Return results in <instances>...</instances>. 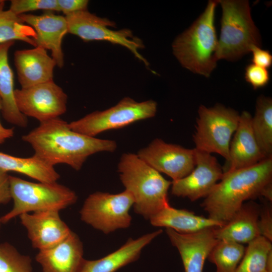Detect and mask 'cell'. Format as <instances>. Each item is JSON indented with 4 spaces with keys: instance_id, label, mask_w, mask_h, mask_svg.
I'll return each instance as SVG.
<instances>
[{
    "instance_id": "6da1fadb",
    "label": "cell",
    "mask_w": 272,
    "mask_h": 272,
    "mask_svg": "<svg viewBox=\"0 0 272 272\" xmlns=\"http://www.w3.org/2000/svg\"><path fill=\"white\" fill-rule=\"evenodd\" d=\"M22 140L31 146L34 154L50 165L64 164L77 171L90 156L102 152H113L117 148L114 141L75 131L60 117L40 122L22 135Z\"/></svg>"
},
{
    "instance_id": "7a4b0ae2",
    "label": "cell",
    "mask_w": 272,
    "mask_h": 272,
    "mask_svg": "<svg viewBox=\"0 0 272 272\" xmlns=\"http://www.w3.org/2000/svg\"><path fill=\"white\" fill-rule=\"evenodd\" d=\"M201 206L209 217L222 226L248 199L262 196L272 184V157L246 168L223 174Z\"/></svg>"
},
{
    "instance_id": "3957f363",
    "label": "cell",
    "mask_w": 272,
    "mask_h": 272,
    "mask_svg": "<svg viewBox=\"0 0 272 272\" xmlns=\"http://www.w3.org/2000/svg\"><path fill=\"white\" fill-rule=\"evenodd\" d=\"M219 0H210L203 12L172 43L181 65L193 73L209 77L217 66L218 38L215 25Z\"/></svg>"
},
{
    "instance_id": "277c9868",
    "label": "cell",
    "mask_w": 272,
    "mask_h": 272,
    "mask_svg": "<svg viewBox=\"0 0 272 272\" xmlns=\"http://www.w3.org/2000/svg\"><path fill=\"white\" fill-rule=\"evenodd\" d=\"M120 178L134 199L135 212L150 219L169 205L168 191L171 182L139 156L125 153L118 165Z\"/></svg>"
},
{
    "instance_id": "5b68a950",
    "label": "cell",
    "mask_w": 272,
    "mask_h": 272,
    "mask_svg": "<svg viewBox=\"0 0 272 272\" xmlns=\"http://www.w3.org/2000/svg\"><path fill=\"white\" fill-rule=\"evenodd\" d=\"M222 15L217 60L235 61L250 52L253 45L261 46L260 33L252 19L246 0H219Z\"/></svg>"
},
{
    "instance_id": "8992f818",
    "label": "cell",
    "mask_w": 272,
    "mask_h": 272,
    "mask_svg": "<svg viewBox=\"0 0 272 272\" xmlns=\"http://www.w3.org/2000/svg\"><path fill=\"white\" fill-rule=\"evenodd\" d=\"M9 179L13 206L9 212L0 218L2 223H6L24 213L60 211L77 200L75 191L57 182H33L11 175Z\"/></svg>"
},
{
    "instance_id": "52a82bcc",
    "label": "cell",
    "mask_w": 272,
    "mask_h": 272,
    "mask_svg": "<svg viewBox=\"0 0 272 272\" xmlns=\"http://www.w3.org/2000/svg\"><path fill=\"white\" fill-rule=\"evenodd\" d=\"M198 114L193 135L195 148L211 154H218L227 161L230 142L238 125L240 114L221 104L212 107L201 105Z\"/></svg>"
},
{
    "instance_id": "ba28073f",
    "label": "cell",
    "mask_w": 272,
    "mask_h": 272,
    "mask_svg": "<svg viewBox=\"0 0 272 272\" xmlns=\"http://www.w3.org/2000/svg\"><path fill=\"white\" fill-rule=\"evenodd\" d=\"M157 110V104L154 100L139 102L127 97L114 106L92 112L69 124L75 131L95 137L105 131L122 128L136 121L152 118Z\"/></svg>"
},
{
    "instance_id": "9c48e42d",
    "label": "cell",
    "mask_w": 272,
    "mask_h": 272,
    "mask_svg": "<svg viewBox=\"0 0 272 272\" xmlns=\"http://www.w3.org/2000/svg\"><path fill=\"white\" fill-rule=\"evenodd\" d=\"M134 203L126 190L117 194L95 192L85 200L80 214L81 219L105 234L128 228L131 217L129 211Z\"/></svg>"
},
{
    "instance_id": "30bf717a",
    "label": "cell",
    "mask_w": 272,
    "mask_h": 272,
    "mask_svg": "<svg viewBox=\"0 0 272 272\" xmlns=\"http://www.w3.org/2000/svg\"><path fill=\"white\" fill-rule=\"evenodd\" d=\"M68 26V33L76 35L84 41L103 40L121 45L128 49L146 66L149 62L140 53L143 47L142 42L133 37L128 29L113 30L115 23L107 18H101L87 10L65 16Z\"/></svg>"
},
{
    "instance_id": "8fae6325",
    "label": "cell",
    "mask_w": 272,
    "mask_h": 272,
    "mask_svg": "<svg viewBox=\"0 0 272 272\" xmlns=\"http://www.w3.org/2000/svg\"><path fill=\"white\" fill-rule=\"evenodd\" d=\"M20 112L42 122L59 117L66 111L67 96L54 81L15 90Z\"/></svg>"
},
{
    "instance_id": "7c38bea8",
    "label": "cell",
    "mask_w": 272,
    "mask_h": 272,
    "mask_svg": "<svg viewBox=\"0 0 272 272\" xmlns=\"http://www.w3.org/2000/svg\"><path fill=\"white\" fill-rule=\"evenodd\" d=\"M137 155L156 171L166 174L173 180L186 176L196 164L194 148L186 149L167 143L160 139L154 140L147 147L141 149Z\"/></svg>"
},
{
    "instance_id": "4fadbf2b",
    "label": "cell",
    "mask_w": 272,
    "mask_h": 272,
    "mask_svg": "<svg viewBox=\"0 0 272 272\" xmlns=\"http://www.w3.org/2000/svg\"><path fill=\"white\" fill-rule=\"evenodd\" d=\"M196 164L186 176L171 182L172 194L193 201L206 197L223 176L217 158L211 154L194 148Z\"/></svg>"
},
{
    "instance_id": "5bb4252c",
    "label": "cell",
    "mask_w": 272,
    "mask_h": 272,
    "mask_svg": "<svg viewBox=\"0 0 272 272\" xmlns=\"http://www.w3.org/2000/svg\"><path fill=\"white\" fill-rule=\"evenodd\" d=\"M59 212L39 211L19 216L34 248L39 251L51 248L65 239L72 232L61 219Z\"/></svg>"
},
{
    "instance_id": "9a60e30c",
    "label": "cell",
    "mask_w": 272,
    "mask_h": 272,
    "mask_svg": "<svg viewBox=\"0 0 272 272\" xmlns=\"http://www.w3.org/2000/svg\"><path fill=\"white\" fill-rule=\"evenodd\" d=\"M19 16L35 31L36 46L50 50L56 66L62 68L64 65L62 40L68 33L65 16L54 14L50 11L40 15L25 14Z\"/></svg>"
},
{
    "instance_id": "2e32d148",
    "label": "cell",
    "mask_w": 272,
    "mask_h": 272,
    "mask_svg": "<svg viewBox=\"0 0 272 272\" xmlns=\"http://www.w3.org/2000/svg\"><path fill=\"white\" fill-rule=\"evenodd\" d=\"M214 228L189 234L166 228L171 243L179 252L185 272H202L206 259L219 240L215 237Z\"/></svg>"
},
{
    "instance_id": "e0dca14e",
    "label": "cell",
    "mask_w": 272,
    "mask_h": 272,
    "mask_svg": "<svg viewBox=\"0 0 272 272\" xmlns=\"http://www.w3.org/2000/svg\"><path fill=\"white\" fill-rule=\"evenodd\" d=\"M251 119L248 111L240 115L238 125L230 142L229 158L222 168L224 173L253 166L265 159L253 134Z\"/></svg>"
},
{
    "instance_id": "ac0fdd59",
    "label": "cell",
    "mask_w": 272,
    "mask_h": 272,
    "mask_svg": "<svg viewBox=\"0 0 272 272\" xmlns=\"http://www.w3.org/2000/svg\"><path fill=\"white\" fill-rule=\"evenodd\" d=\"M14 61L21 88L53 81L56 64L42 47L17 50L14 54Z\"/></svg>"
},
{
    "instance_id": "d6986e66",
    "label": "cell",
    "mask_w": 272,
    "mask_h": 272,
    "mask_svg": "<svg viewBox=\"0 0 272 272\" xmlns=\"http://www.w3.org/2000/svg\"><path fill=\"white\" fill-rule=\"evenodd\" d=\"M83 245L78 236L72 232L55 246L39 250L36 260L42 272H78L83 258Z\"/></svg>"
},
{
    "instance_id": "ffe728a7",
    "label": "cell",
    "mask_w": 272,
    "mask_h": 272,
    "mask_svg": "<svg viewBox=\"0 0 272 272\" xmlns=\"http://www.w3.org/2000/svg\"><path fill=\"white\" fill-rule=\"evenodd\" d=\"M260 207L250 201L243 203L232 218L221 227L214 228L216 238L238 243H248L260 236L258 219Z\"/></svg>"
},
{
    "instance_id": "44dd1931",
    "label": "cell",
    "mask_w": 272,
    "mask_h": 272,
    "mask_svg": "<svg viewBox=\"0 0 272 272\" xmlns=\"http://www.w3.org/2000/svg\"><path fill=\"white\" fill-rule=\"evenodd\" d=\"M162 232L159 230L135 239L130 238L119 249L99 259H84L78 272H115L137 260L143 249Z\"/></svg>"
},
{
    "instance_id": "7402d4cb",
    "label": "cell",
    "mask_w": 272,
    "mask_h": 272,
    "mask_svg": "<svg viewBox=\"0 0 272 272\" xmlns=\"http://www.w3.org/2000/svg\"><path fill=\"white\" fill-rule=\"evenodd\" d=\"M14 44V41L0 44L1 112L8 122L24 128L28 125V120L27 117L20 112L16 103L14 74L8 58L9 50Z\"/></svg>"
},
{
    "instance_id": "603a6c76",
    "label": "cell",
    "mask_w": 272,
    "mask_h": 272,
    "mask_svg": "<svg viewBox=\"0 0 272 272\" xmlns=\"http://www.w3.org/2000/svg\"><path fill=\"white\" fill-rule=\"evenodd\" d=\"M150 221L153 226L172 229L183 234L222 226L209 217L197 216L187 210L171 207L170 205L153 216Z\"/></svg>"
},
{
    "instance_id": "cb8c5ba5",
    "label": "cell",
    "mask_w": 272,
    "mask_h": 272,
    "mask_svg": "<svg viewBox=\"0 0 272 272\" xmlns=\"http://www.w3.org/2000/svg\"><path fill=\"white\" fill-rule=\"evenodd\" d=\"M0 169L21 173L41 182H55L60 178L54 166L35 154L21 158L0 152Z\"/></svg>"
},
{
    "instance_id": "d4e9b609",
    "label": "cell",
    "mask_w": 272,
    "mask_h": 272,
    "mask_svg": "<svg viewBox=\"0 0 272 272\" xmlns=\"http://www.w3.org/2000/svg\"><path fill=\"white\" fill-rule=\"evenodd\" d=\"M251 127L257 144L265 158L272 157V99L260 96L257 99Z\"/></svg>"
},
{
    "instance_id": "484cf974",
    "label": "cell",
    "mask_w": 272,
    "mask_h": 272,
    "mask_svg": "<svg viewBox=\"0 0 272 272\" xmlns=\"http://www.w3.org/2000/svg\"><path fill=\"white\" fill-rule=\"evenodd\" d=\"M235 272H272L271 242L259 236L248 243Z\"/></svg>"
},
{
    "instance_id": "4316f807",
    "label": "cell",
    "mask_w": 272,
    "mask_h": 272,
    "mask_svg": "<svg viewBox=\"0 0 272 272\" xmlns=\"http://www.w3.org/2000/svg\"><path fill=\"white\" fill-rule=\"evenodd\" d=\"M5 1L0 3V44L15 40L23 41L34 47L36 34L19 16L5 10Z\"/></svg>"
},
{
    "instance_id": "83f0119b",
    "label": "cell",
    "mask_w": 272,
    "mask_h": 272,
    "mask_svg": "<svg viewBox=\"0 0 272 272\" xmlns=\"http://www.w3.org/2000/svg\"><path fill=\"white\" fill-rule=\"evenodd\" d=\"M242 244L218 240L210 251L208 258L216 266V272H235L245 253Z\"/></svg>"
},
{
    "instance_id": "f1b7e54d",
    "label": "cell",
    "mask_w": 272,
    "mask_h": 272,
    "mask_svg": "<svg viewBox=\"0 0 272 272\" xmlns=\"http://www.w3.org/2000/svg\"><path fill=\"white\" fill-rule=\"evenodd\" d=\"M32 260L8 242L0 244V272H32Z\"/></svg>"
},
{
    "instance_id": "f546056e",
    "label": "cell",
    "mask_w": 272,
    "mask_h": 272,
    "mask_svg": "<svg viewBox=\"0 0 272 272\" xmlns=\"http://www.w3.org/2000/svg\"><path fill=\"white\" fill-rule=\"evenodd\" d=\"M9 10L17 16L38 10L59 12L57 0H12Z\"/></svg>"
},
{
    "instance_id": "4dcf8cb0",
    "label": "cell",
    "mask_w": 272,
    "mask_h": 272,
    "mask_svg": "<svg viewBox=\"0 0 272 272\" xmlns=\"http://www.w3.org/2000/svg\"><path fill=\"white\" fill-rule=\"evenodd\" d=\"M244 77L254 89L265 86L269 81V74L267 69L253 63L249 64L245 68Z\"/></svg>"
},
{
    "instance_id": "1f68e13d",
    "label": "cell",
    "mask_w": 272,
    "mask_h": 272,
    "mask_svg": "<svg viewBox=\"0 0 272 272\" xmlns=\"http://www.w3.org/2000/svg\"><path fill=\"white\" fill-rule=\"evenodd\" d=\"M258 228L260 236L272 241V212L269 205L265 204L260 209Z\"/></svg>"
},
{
    "instance_id": "d6a6232c",
    "label": "cell",
    "mask_w": 272,
    "mask_h": 272,
    "mask_svg": "<svg viewBox=\"0 0 272 272\" xmlns=\"http://www.w3.org/2000/svg\"><path fill=\"white\" fill-rule=\"evenodd\" d=\"M57 2L59 12L65 16L87 10L89 4L87 0H57Z\"/></svg>"
},
{
    "instance_id": "836d02e7",
    "label": "cell",
    "mask_w": 272,
    "mask_h": 272,
    "mask_svg": "<svg viewBox=\"0 0 272 272\" xmlns=\"http://www.w3.org/2000/svg\"><path fill=\"white\" fill-rule=\"evenodd\" d=\"M250 52L252 54L251 61L253 64L265 69L271 66L272 55L268 50L253 45L251 48Z\"/></svg>"
},
{
    "instance_id": "e575fe53",
    "label": "cell",
    "mask_w": 272,
    "mask_h": 272,
    "mask_svg": "<svg viewBox=\"0 0 272 272\" xmlns=\"http://www.w3.org/2000/svg\"><path fill=\"white\" fill-rule=\"evenodd\" d=\"M9 176L8 173L0 169V205L11 200Z\"/></svg>"
},
{
    "instance_id": "d590c367",
    "label": "cell",
    "mask_w": 272,
    "mask_h": 272,
    "mask_svg": "<svg viewBox=\"0 0 272 272\" xmlns=\"http://www.w3.org/2000/svg\"><path fill=\"white\" fill-rule=\"evenodd\" d=\"M2 108V101L0 97V112ZM14 130L13 128H6L3 125L0 120V145L14 136Z\"/></svg>"
},
{
    "instance_id": "8d00e7d4",
    "label": "cell",
    "mask_w": 272,
    "mask_h": 272,
    "mask_svg": "<svg viewBox=\"0 0 272 272\" xmlns=\"http://www.w3.org/2000/svg\"><path fill=\"white\" fill-rule=\"evenodd\" d=\"M1 224H2V223H1V220H0V228H1Z\"/></svg>"
},
{
    "instance_id": "74e56055",
    "label": "cell",
    "mask_w": 272,
    "mask_h": 272,
    "mask_svg": "<svg viewBox=\"0 0 272 272\" xmlns=\"http://www.w3.org/2000/svg\"><path fill=\"white\" fill-rule=\"evenodd\" d=\"M2 1V0H0V3Z\"/></svg>"
}]
</instances>
